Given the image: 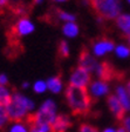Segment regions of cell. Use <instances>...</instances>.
Wrapping results in <instances>:
<instances>
[{"instance_id":"obj_1","label":"cell","mask_w":130,"mask_h":132,"mask_svg":"<svg viewBox=\"0 0 130 132\" xmlns=\"http://www.w3.org/2000/svg\"><path fill=\"white\" fill-rule=\"evenodd\" d=\"M66 100L74 116H87L92 111L93 97L87 87L68 85L66 88Z\"/></svg>"},{"instance_id":"obj_2","label":"cell","mask_w":130,"mask_h":132,"mask_svg":"<svg viewBox=\"0 0 130 132\" xmlns=\"http://www.w3.org/2000/svg\"><path fill=\"white\" fill-rule=\"evenodd\" d=\"M33 107H34V103L29 98L20 93H14L12 102L6 106V112L9 121L22 123L24 120H26L28 112Z\"/></svg>"},{"instance_id":"obj_3","label":"cell","mask_w":130,"mask_h":132,"mask_svg":"<svg viewBox=\"0 0 130 132\" xmlns=\"http://www.w3.org/2000/svg\"><path fill=\"white\" fill-rule=\"evenodd\" d=\"M56 105L53 100L48 99L40 106L36 113H31L26 118V124L28 126H35V125H49L56 118Z\"/></svg>"},{"instance_id":"obj_4","label":"cell","mask_w":130,"mask_h":132,"mask_svg":"<svg viewBox=\"0 0 130 132\" xmlns=\"http://www.w3.org/2000/svg\"><path fill=\"white\" fill-rule=\"evenodd\" d=\"M93 11L98 19L113 20L117 19L121 14V3L119 0H100L90 4Z\"/></svg>"},{"instance_id":"obj_5","label":"cell","mask_w":130,"mask_h":132,"mask_svg":"<svg viewBox=\"0 0 130 132\" xmlns=\"http://www.w3.org/2000/svg\"><path fill=\"white\" fill-rule=\"evenodd\" d=\"M34 31V25L27 16H21L9 31V40H18V38L27 36Z\"/></svg>"},{"instance_id":"obj_6","label":"cell","mask_w":130,"mask_h":132,"mask_svg":"<svg viewBox=\"0 0 130 132\" xmlns=\"http://www.w3.org/2000/svg\"><path fill=\"white\" fill-rule=\"evenodd\" d=\"M90 80H92L90 72L81 66H77L71 74L69 85L76 86V87H87L90 84Z\"/></svg>"},{"instance_id":"obj_7","label":"cell","mask_w":130,"mask_h":132,"mask_svg":"<svg viewBox=\"0 0 130 132\" xmlns=\"http://www.w3.org/2000/svg\"><path fill=\"white\" fill-rule=\"evenodd\" d=\"M95 73L97 74L100 80H103V81H107V82L115 79H121L119 72L109 63H100L96 71H95Z\"/></svg>"},{"instance_id":"obj_8","label":"cell","mask_w":130,"mask_h":132,"mask_svg":"<svg viewBox=\"0 0 130 132\" xmlns=\"http://www.w3.org/2000/svg\"><path fill=\"white\" fill-rule=\"evenodd\" d=\"M107 105H108L110 112L114 114V117L116 118V120H118L119 123L125 118V112L127 110L124 109V106L122 105V103L119 102V99L117 98L116 94H109L107 97Z\"/></svg>"},{"instance_id":"obj_9","label":"cell","mask_w":130,"mask_h":132,"mask_svg":"<svg viewBox=\"0 0 130 132\" xmlns=\"http://www.w3.org/2000/svg\"><path fill=\"white\" fill-rule=\"evenodd\" d=\"M114 41L108 38H100L93 43V52L96 57H102L114 50Z\"/></svg>"},{"instance_id":"obj_10","label":"cell","mask_w":130,"mask_h":132,"mask_svg":"<svg viewBox=\"0 0 130 132\" xmlns=\"http://www.w3.org/2000/svg\"><path fill=\"white\" fill-rule=\"evenodd\" d=\"M98 64H100V63H97V60H96V59H95V58L90 54L89 51H88L86 47H83V48H82V51H81V53H80L79 66H81V67L86 69L87 71H89L90 73H92V72L96 71Z\"/></svg>"},{"instance_id":"obj_11","label":"cell","mask_w":130,"mask_h":132,"mask_svg":"<svg viewBox=\"0 0 130 132\" xmlns=\"http://www.w3.org/2000/svg\"><path fill=\"white\" fill-rule=\"evenodd\" d=\"M72 126L71 118L66 114H59L51 124V132H67Z\"/></svg>"},{"instance_id":"obj_12","label":"cell","mask_w":130,"mask_h":132,"mask_svg":"<svg viewBox=\"0 0 130 132\" xmlns=\"http://www.w3.org/2000/svg\"><path fill=\"white\" fill-rule=\"evenodd\" d=\"M109 92V85L107 81L103 80H96V81L90 84V96L93 99L100 98Z\"/></svg>"},{"instance_id":"obj_13","label":"cell","mask_w":130,"mask_h":132,"mask_svg":"<svg viewBox=\"0 0 130 132\" xmlns=\"http://www.w3.org/2000/svg\"><path fill=\"white\" fill-rule=\"evenodd\" d=\"M116 25L125 37L130 36V14H121L116 19Z\"/></svg>"},{"instance_id":"obj_14","label":"cell","mask_w":130,"mask_h":132,"mask_svg":"<svg viewBox=\"0 0 130 132\" xmlns=\"http://www.w3.org/2000/svg\"><path fill=\"white\" fill-rule=\"evenodd\" d=\"M116 96L119 99V102L122 103L125 110H130V96L128 93L127 88H124L122 85H119L116 87Z\"/></svg>"},{"instance_id":"obj_15","label":"cell","mask_w":130,"mask_h":132,"mask_svg":"<svg viewBox=\"0 0 130 132\" xmlns=\"http://www.w3.org/2000/svg\"><path fill=\"white\" fill-rule=\"evenodd\" d=\"M46 84H47V88L53 93H59L61 88H62V80H61V77H59V76L49 78Z\"/></svg>"},{"instance_id":"obj_16","label":"cell","mask_w":130,"mask_h":132,"mask_svg":"<svg viewBox=\"0 0 130 132\" xmlns=\"http://www.w3.org/2000/svg\"><path fill=\"white\" fill-rule=\"evenodd\" d=\"M62 32L66 37H68V38H74V37H76L79 34V26H77L74 21L66 22L62 27Z\"/></svg>"},{"instance_id":"obj_17","label":"cell","mask_w":130,"mask_h":132,"mask_svg":"<svg viewBox=\"0 0 130 132\" xmlns=\"http://www.w3.org/2000/svg\"><path fill=\"white\" fill-rule=\"evenodd\" d=\"M12 98H13V94L11 93V91L6 88L4 85H0V105L6 107L12 102Z\"/></svg>"},{"instance_id":"obj_18","label":"cell","mask_w":130,"mask_h":132,"mask_svg":"<svg viewBox=\"0 0 130 132\" xmlns=\"http://www.w3.org/2000/svg\"><path fill=\"white\" fill-rule=\"evenodd\" d=\"M54 16H55V19L62 20V21H67V22H71V21H74V20H75V15L68 13V12L62 11V10H60V8H56L54 11Z\"/></svg>"},{"instance_id":"obj_19","label":"cell","mask_w":130,"mask_h":132,"mask_svg":"<svg viewBox=\"0 0 130 132\" xmlns=\"http://www.w3.org/2000/svg\"><path fill=\"white\" fill-rule=\"evenodd\" d=\"M57 53L61 58H67L69 55V46H68V43L66 40H61L59 43Z\"/></svg>"},{"instance_id":"obj_20","label":"cell","mask_w":130,"mask_h":132,"mask_svg":"<svg viewBox=\"0 0 130 132\" xmlns=\"http://www.w3.org/2000/svg\"><path fill=\"white\" fill-rule=\"evenodd\" d=\"M8 121H9V119H8L7 112H6V107L0 105V130L5 129Z\"/></svg>"},{"instance_id":"obj_21","label":"cell","mask_w":130,"mask_h":132,"mask_svg":"<svg viewBox=\"0 0 130 132\" xmlns=\"http://www.w3.org/2000/svg\"><path fill=\"white\" fill-rule=\"evenodd\" d=\"M115 52H116L117 57L127 58V57H129V54H130V50L128 48L127 46H124V45H119V46H117L116 48H115Z\"/></svg>"},{"instance_id":"obj_22","label":"cell","mask_w":130,"mask_h":132,"mask_svg":"<svg viewBox=\"0 0 130 132\" xmlns=\"http://www.w3.org/2000/svg\"><path fill=\"white\" fill-rule=\"evenodd\" d=\"M47 90V84L42 80H39L34 84V91H35L36 93H43L45 91Z\"/></svg>"},{"instance_id":"obj_23","label":"cell","mask_w":130,"mask_h":132,"mask_svg":"<svg viewBox=\"0 0 130 132\" xmlns=\"http://www.w3.org/2000/svg\"><path fill=\"white\" fill-rule=\"evenodd\" d=\"M9 132H27V129L24 123H16L11 127Z\"/></svg>"},{"instance_id":"obj_24","label":"cell","mask_w":130,"mask_h":132,"mask_svg":"<svg viewBox=\"0 0 130 132\" xmlns=\"http://www.w3.org/2000/svg\"><path fill=\"white\" fill-rule=\"evenodd\" d=\"M79 132H98V130L96 129L95 126L90 125V124H82L81 126H80V130Z\"/></svg>"},{"instance_id":"obj_25","label":"cell","mask_w":130,"mask_h":132,"mask_svg":"<svg viewBox=\"0 0 130 132\" xmlns=\"http://www.w3.org/2000/svg\"><path fill=\"white\" fill-rule=\"evenodd\" d=\"M121 124H122V126L125 129V131L130 132V116L129 117H125V118L121 121Z\"/></svg>"},{"instance_id":"obj_26","label":"cell","mask_w":130,"mask_h":132,"mask_svg":"<svg viewBox=\"0 0 130 132\" xmlns=\"http://www.w3.org/2000/svg\"><path fill=\"white\" fill-rule=\"evenodd\" d=\"M7 82H8L7 77H6L5 74H0V85H4V86H5Z\"/></svg>"},{"instance_id":"obj_27","label":"cell","mask_w":130,"mask_h":132,"mask_svg":"<svg viewBox=\"0 0 130 132\" xmlns=\"http://www.w3.org/2000/svg\"><path fill=\"white\" fill-rule=\"evenodd\" d=\"M116 132H127V131H125V129H124V127L122 126V125H121V126H119L118 129L116 130Z\"/></svg>"},{"instance_id":"obj_28","label":"cell","mask_w":130,"mask_h":132,"mask_svg":"<svg viewBox=\"0 0 130 132\" xmlns=\"http://www.w3.org/2000/svg\"><path fill=\"white\" fill-rule=\"evenodd\" d=\"M103 132H116V130H114V129H110V127H109V129H106L104 130V131Z\"/></svg>"},{"instance_id":"obj_29","label":"cell","mask_w":130,"mask_h":132,"mask_svg":"<svg viewBox=\"0 0 130 132\" xmlns=\"http://www.w3.org/2000/svg\"><path fill=\"white\" fill-rule=\"evenodd\" d=\"M127 91H128V93H129V96H130V80L128 81V85H127Z\"/></svg>"},{"instance_id":"obj_30","label":"cell","mask_w":130,"mask_h":132,"mask_svg":"<svg viewBox=\"0 0 130 132\" xmlns=\"http://www.w3.org/2000/svg\"><path fill=\"white\" fill-rule=\"evenodd\" d=\"M52 1H55V3H65V1H68V0H52Z\"/></svg>"},{"instance_id":"obj_31","label":"cell","mask_w":130,"mask_h":132,"mask_svg":"<svg viewBox=\"0 0 130 132\" xmlns=\"http://www.w3.org/2000/svg\"><path fill=\"white\" fill-rule=\"evenodd\" d=\"M41 1H42V0H33V4H34V5H36V4H40Z\"/></svg>"},{"instance_id":"obj_32","label":"cell","mask_w":130,"mask_h":132,"mask_svg":"<svg viewBox=\"0 0 130 132\" xmlns=\"http://www.w3.org/2000/svg\"><path fill=\"white\" fill-rule=\"evenodd\" d=\"M22 87H24V88L28 87V82H24V84H22Z\"/></svg>"},{"instance_id":"obj_33","label":"cell","mask_w":130,"mask_h":132,"mask_svg":"<svg viewBox=\"0 0 130 132\" xmlns=\"http://www.w3.org/2000/svg\"><path fill=\"white\" fill-rule=\"evenodd\" d=\"M89 4H92V3H95V1H100V0H87Z\"/></svg>"},{"instance_id":"obj_34","label":"cell","mask_w":130,"mask_h":132,"mask_svg":"<svg viewBox=\"0 0 130 132\" xmlns=\"http://www.w3.org/2000/svg\"><path fill=\"white\" fill-rule=\"evenodd\" d=\"M127 38H128V43H129V46H130V36L127 37Z\"/></svg>"},{"instance_id":"obj_35","label":"cell","mask_w":130,"mask_h":132,"mask_svg":"<svg viewBox=\"0 0 130 132\" xmlns=\"http://www.w3.org/2000/svg\"><path fill=\"white\" fill-rule=\"evenodd\" d=\"M128 1H129V3H130V0H128Z\"/></svg>"}]
</instances>
